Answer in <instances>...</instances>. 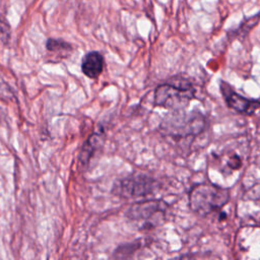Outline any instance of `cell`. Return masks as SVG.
Segmentation results:
<instances>
[{"instance_id": "5b68a950", "label": "cell", "mask_w": 260, "mask_h": 260, "mask_svg": "<svg viewBox=\"0 0 260 260\" xmlns=\"http://www.w3.org/2000/svg\"><path fill=\"white\" fill-rule=\"evenodd\" d=\"M159 189L158 180L148 174L136 172L118 179L113 185L112 193L122 198L132 199L154 194Z\"/></svg>"}, {"instance_id": "9c48e42d", "label": "cell", "mask_w": 260, "mask_h": 260, "mask_svg": "<svg viewBox=\"0 0 260 260\" xmlns=\"http://www.w3.org/2000/svg\"><path fill=\"white\" fill-rule=\"evenodd\" d=\"M104 141V136L100 133H93L91 134L88 139L85 141V143L82 146V149L80 151L79 159L81 164L87 165L90 158L92 157L93 153L96 151V149L102 146Z\"/></svg>"}, {"instance_id": "8fae6325", "label": "cell", "mask_w": 260, "mask_h": 260, "mask_svg": "<svg viewBox=\"0 0 260 260\" xmlns=\"http://www.w3.org/2000/svg\"><path fill=\"white\" fill-rule=\"evenodd\" d=\"M46 48L48 51L55 53V54H60V53H69L72 50V47L69 43L65 42L62 39H48L46 42Z\"/></svg>"}, {"instance_id": "7a4b0ae2", "label": "cell", "mask_w": 260, "mask_h": 260, "mask_svg": "<svg viewBox=\"0 0 260 260\" xmlns=\"http://www.w3.org/2000/svg\"><path fill=\"white\" fill-rule=\"evenodd\" d=\"M230 198L229 189L211 183L193 185L188 196L190 209L200 216H206L220 210L226 205Z\"/></svg>"}, {"instance_id": "3957f363", "label": "cell", "mask_w": 260, "mask_h": 260, "mask_svg": "<svg viewBox=\"0 0 260 260\" xmlns=\"http://www.w3.org/2000/svg\"><path fill=\"white\" fill-rule=\"evenodd\" d=\"M196 89L192 83L184 78H174L156 86L153 103L156 107L167 108L171 111L185 110L190 102L195 99Z\"/></svg>"}, {"instance_id": "8992f818", "label": "cell", "mask_w": 260, "mask_h": 260, "mask_svg": "<svg viewBox=\"0 0 260 260\" xmlns=\"http://www.w3.org/2000/svg\"><path fill=\"white\" fill-rule=\"evenodd\" d=\"M219 88L226 106L236 113L253 115L260 108V101L243 96L225 81H220Z\"/></svg>"}, {"instance_id": "6da1fadb", "label": "cell", "mask_w": 260, "mask_h": 260, "mask_svg": "<svg viewBox=\"0 0 260 260\" xmlns=\"http://www.w3.org/2000/svg\"><path fill=\"white\" fill-rule=\"evenodd\" d=\"M206 126L205 116L198 111L190 113L184 110L172 111L162 119L159 132L174 140H189L200 135Z\"/></svg>"}, {"instance_id": "30bf717a", "label": "cell", "mask_w": 260, "mask_h": 260, "mask_svg": "<svg viewBox=\"0 0 260 260\" xmlns=\"http://www.w3.org/2000/svg\"><path fill=\"white\" fill-rule=\"evenodd\" d=\"M142 244H140L139 241L131 242V243H125L117 247L113 253V257L117 259H124V258H130L133 256L135 251H137Z\"/></svg>"}, {"instance_id": "277c9868", "label": "cell", "mask_w": 260, "mask_h": 260, "mask_svg": "<svg viewBox=\"0 0 260 260\" xmlns=\"http://www.w3.org/2000/svg\"><path fill=\"white\" fill-rule=\"evenodd\" d=\"M168 204L159 199H147L130 205L126 217L137 223L139 230H151L166 221Z\"/></svg>"}, {"instance_id": "52a82bcc", "label": "cell", "mask_w": 260, "mask_h": 260, "mask_svg": "<svg viewBox=\"0 0 260 260\" xmlns=\"http://www.w3.org/2000/svg\"><path fill=\"white\" fill-rule=\"evenodd\" d=\"M105 65L103 55L98 51H91L85 54L81 62L83 74L89 78H96L103 72Z\"/></svg>"}, {"instance_id": "7c38bea8", "label": "cell", "mask_w": 260, "mask_h": 260, "mask_svg": "<svg viewBox=\"0 0 260 260\" xmlns=\"http://www.w3.org/2000/svg\"><path fill=\"white\" fill-rule=\"evenodd\" d=\"M258 226H260V220L259 221H257V223H256Z\"/></svg>"}, {"instance_id": "ba28073f", "label": "cell", "mask_w": 260, "mask_h": 260, "mask_svg": "<svg viewBox=\"0 0 260 260\" xmlns=\"http://www.w3.org/2000/svg\"><path fill=\"white\" fill-rule=\"evenodd\" d=\"M213 155L214 162H216L219 172H221L224 176L230 175L236 170H239L243 165V160L240 154H238L234 150L222 151L220 153H216V155Z\"/></svg>"}]
</instances>
